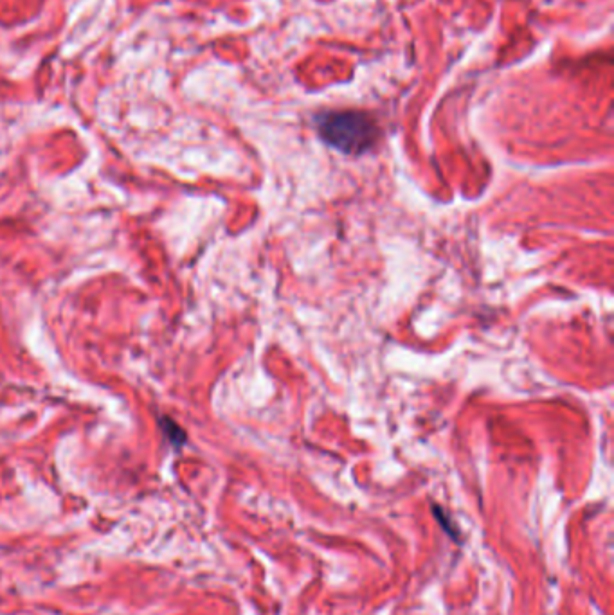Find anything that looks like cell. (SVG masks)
Returning <instances> with one entry per match:
<instances>
[{
    "label": "cell",
    "mask_w": 614,
    "mask_h": 615,
    "mask_svg": "<svg viewBox=\"0 0 614 615\" xmlns=\"http://www.w3.org/2000/svg\"><path fill=\"white\" fill-rule=\"evenodd\" d=\"M317 130L326 144L348 155L368 152L379 137L373 119L361 112H328L317 117Z\"/></svg>",
    "instance_id": "cell-1"
},
{
    "label": "cell",
    "mask_w": 614,
    "mask_h": 615,
    "mask_svg": "<svg viewBox=\"0 0 614 615\" xmlns=\"http://www.w3.org/2000/svg\"><path fill=\"white\" fill-rule=\"evenodd\" d=\"M161 428H163V434L175 448H181L182 445H186V432L179 427V423H175L173 419L161 418Z\"/></svg>",
    "instance_id": "cell-2"
},
{
    "label": "cell",
    "mask_w": 614,
    "mask_h": 615,
    "mask_svg": "<svg viewBox=\"0 0 614 615\" xmlns=\"http://www.w3.org/2000/svg\"><path fill=\"white\" fill-rule=\"evenodd\" d=\"M433 513L434 518L438 520V524L442 526L443 531H445L447 535L451 536L454 542H458V544H461L460 529H458V526H456V524L452 522L451 518H449V515L445 513V509L440 508V506H433Z\"/></svg>",
    "instance_id": "cell-3"
}]
</instances>
